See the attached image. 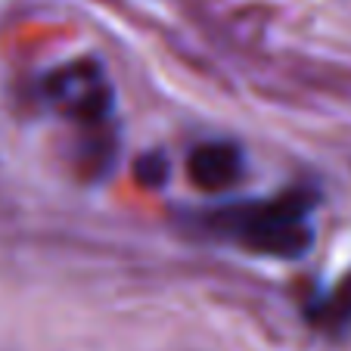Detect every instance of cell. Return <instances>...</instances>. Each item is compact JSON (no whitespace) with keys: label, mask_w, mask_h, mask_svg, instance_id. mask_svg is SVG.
<instances>
[{"label":"cell","mask_w":351,"mask_h":351,"mask_svg":"<svg viewBox=\"0 0 351 351\" xmlns=\"http://www.w3.org/2000/svg\"><path fill=\"white\" fill-rule=\"evenodd\" d=\"M47 93L69 119L90 128L103 125L112 109V90H109L106 72L90 60H78L56 69L47 78Z\"/></svg>","instance_id":"obj_2"},{"label":"cell","mask_w":351,"mask_h":351,"mask_svg":"<svg viewBox=\"0 0 351 351\" xmlns=\"http://www.w3.org/2000/svg\"><path fill=\"white\" fill-rule=\"evenodd\" d=\"M243 153L237 143L227 140H208L199 143L190 156H186V178L196 190L202 193H224L239 184L243 178Z\"/></svg>","instance_id":"obj_3"},{"label":"cell","mask_w":351,"mask_h":351,"mask_svg":"<svg viewBox=\"0 0 351 351\" xmlns=\"http://www.w3.org/2000/svg\"><path fill=\"white\" fill-rule=\"evenodd\" d=\"M317 196L308 190H286L261 202H237L206 212L199 224L221 239L271 258H302L314 243L311 212Z\"/></svg>","instance_id":"obj_1"},{"label":"cell","mask_w":351,"mask_h":351,"mask_svg":"<svg viewBox=\"0 0 351 351\" xmlns=\"http://www.w3.org/2000/svg\"><path fill=\"white\" fill-rule=\"evenodd\" d=\"M311 320L330 332H339L351 326V274L311 308Z\"/></svg>","instance_id":"obj_4"},{"label":"cell","mask_w":351,"mask_h":351,"mask_svg":"<svg viewBox=\"0 0 351 351\" xmlns=\"http://www.w3.org/2000/svg\"><path fill=\"white\" fill-rule=\"evenodd\" d=\"M168 174H171V165H168V159L162 153H143L134 162V178H137V184H143L146 190L165 186Z\"/></svg>","instance_id":"obj_5"}]
</instances>
